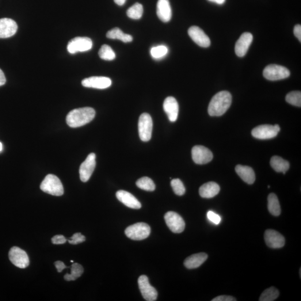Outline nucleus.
I'll list each match as a JSON object with an SVG mask.
<instances>
[{
  "mask_svg": "<svg viewBox=\"0 0 301 301\" xmlns=\"http://www.w3.org/2000/svg\"><path fill=\"white\" fill-rule=\"evenodd\" d=\"M9 257L12 264L20 268H25L29 265V258L24 250L17 247H14L9 251Z\"/></svg>",
  "mask_w": 301,
  "mask_h": 301,
  "instance_id": "nucleus-9",
  "label": "nucleus"
},
{
  "mask_svg": "<svg viewBox=\"0 0 301 301\" xmlns=\"http://www.w3.org/2000/svg\"><path fill=\"white\" fill-rule=\"evenodd\" d=\"M237 301V299H235L234 297L230 296H219L218 297H215V298L213 299L212 301Z\"/></svg>",
  "mask_w": 301,
  "mask_h": 301,
  "instance_id": "nucleus-39",
  "label": "nucleus"
},
{
  "mask_svg": "<svg viewBox=\"0 0 301 301\" xmlns=\"http://www.w3.org/2000/svg\"><path fill=\"white\" fill-rule=\"evenodd\" d=\"M116 197L121 203L126 207L134 209H139L142 208V204L136 198L124 190H119L116 193Z\"/></svg>",
  "mask_w": 301,
  "mask_h": 301,
  "instance_id": "nucleus-20",
  "label": "nucleus"
},
{
  "mask_svg": "<svg viewBox=\"0 0 301 301\" xmlns=\"http://www.w3.org/2000/svg\"><path fill=\"white\" fill-rule=\"evenodd\" d=\"M192 154L194 162L199 165H204L210 162L213 158L212 151L203 146H194Z\"/></svg>",
  "mask_w": 301,
  "mask_h": 301,
  "instance_id": "nucleus-12",
  "label": "nucleus"
},
{
  "mask_svg": "<svg viewBox=\"0 0 301 301\" xmlns=\"http://www.w3.org/2000/svg\"><path fill=\"white\" fill-rule=\"evenodd\" d=\"M2 144L1 142H0V152H1L2 150Z\"/></svg>",
  "mask_w": 301,
  "mask_h": 301,
  "instance_id": "nucleus-45",
  "label": "nucleus"
},
{
  "mask_svg": "<svg viewBox=\"0 0 301 301\" xmlns=\"http://www.w3.org/2000/svg\"><path fill=\"white\" fill-rule=\"evenodd\" d=\"M40 189L42 191L54 196H62L64 194L62 182L54 175H48L41 182Z\"/></svg>",
  "mask_w": 301,
  "mask_h": 301,
  "instance_id": "nucleus-3",
  "label": "nucleus"
},
{
  "mask_svg": "<svg viewBox=\"0 0 301 301\" xmlns=\"http://www.w3.org/2000/svg\"><path fill=\"white\" fill-rule=\"evenodd\" d=\"M138 283L140 290L144 300L147 301H155L157 299L158 292L154 287L151 286L146 276H141Z\"/></svg>",
  "mask_w": 301,
  "mask_h": 301,
  "instance_id": "nucleus-13",
  "label": "nucleus"
},
{
  "mask_svg": "<svg viewBox=\"0 0 301 301\" xmlns=\"http://www.w3.org/2000/svg\"><path fill=\"white\" fill-rule=\"evenodd\" d=\"M83 272V266L76 263L71 266V273L66 274L64 276V279L67 281H75L82 275Z\"/></svg>",
  "mask_w": 301,
  "mask_h": 301,
  "instance_id": "nucleus-28",
  "label": "nucleus"
},
{
  "mask_svg": "<svg viewBox=\"0 0 301 301\" xmlns=\"http://www.w3.org/2000/svg\"><path fill=\"white\" fill-rule=\"evenodd\" d=\"M285 100L288 104L293 106H301V93L300 91H293L289 93L286 97H285Z\"/></svg>",
  "mask_w": 301,
  "mask_h": 301,
  "instance_id": "nucleus-33",
  "label": "nucleus"
},
{
  "mask_svg": "<svg viewBox=\"0 0 301 301\" xmlns=\"http://www.w3.org/2000/svg\"><path fill=\"white\" fill-rule=\"evenodd\" d=\"M265 240L266 246L273 249H279L285 245V239L277 231L268 230L265 231Z\"/></svg>",
  "mask_w": 301,
  "mask_h": 301,
  "instance_id": "nucleus-14",
  "label": "nucleus"
},
{
  "mask_svg": "<svg viewBox=\"0 0 301 301\" xmlns=\"http://www.w3.org/2000/svg\"><path fill=\"white\" fill-rule=\"evenodd\" d=\"M71 262L73 263L74 261H71Z\"/></svg>",
  "mask_w": 301,
  "mask_h": 301,
  "instance_id": "nucleus-46",
  "label": "nucleus"
},
{
  "mask_svg": "<svg viewBox=\"0 0 301 301\" xmlns=\"http://www.w3.org/2000/svg\"><path fill=\"white\" fill-rule=\"evenodd\" d=\"M67 239L62 235H57L52 239V242L54 245H63L66 243Z\"/></svg>",
  "mask_w": 301,
  "mask_h": 301,
  "instance_id": "nucleus-38",
  "label": "nucleus"
},
{
  "mask_svg": "<svg viewBox=\"0 0 301 301\" xmlns=\"http://www.w3.org/2000/svg\"><path fill=\"white\" fill-rule=\"evenodd\" d=\"M85 241L86 238L85 236L80 233L74 234L70 240H68L69 243L74 245H78V244L83 243Z\"/></svg>",
  "mask_w": 301,
  "mask_h": 301,
  "instance_id": "nucleus-36",
  "label": "nucleus"
},
{
  "mask_svg": "<svg viewBox=\"0 0 301 301\" xmlns=\"http://www.w3.org/2000/svg\"><path fill=\"white\" fill-rule=\"evenodd\" d=\"M82 85L87 88L104 89L112 85V81L108 77H91L83 79Z\"/></svg>",
  "mask_w": 301,
  "mask_h": 301,
  "instance_id": "nucleus-16",
  "label": "nucleus"
},
{
  "mask_svg": "<svg viewBox=\"0 0 301 301\" xmlns=\"http://www.w3.org/2000/svg\"><path fill=\"white\" fill-rule=\"evenodd\" d=\"M268 209L272 215L278 216L281 214L280 204L276 194H270L268 197Z\"/></svg>",
  "mask_w": 301,
  "mask_h": 301,
  "instance_id": "nucleus-27",
  "label": "nucleus"
},
{
  "mask_svg": "<svg viewBox=\"0 0 301 301\" xmlns=\"http://www.w3.org/2000/svg\"><path fill=\"white\" fill-rule=\"evenodd\" d=\"M99 56L102 59L105 60H113L116 58V54L111 47L108 45L102 46L98 53Z\"/></svg>",
  "mask_w": 301,
  "mask_h": 301,
  "instance_id": "nucleus-32",
  "label": "nucleus"
},
{
  "mask_svg": "<svg viewBox=\"0 0 301 301\" xmlns=\"http://www.w3.org/2000/svg\"><path fill=\"white\" fill-rule=\"evenodd\" d=\"M280 131L279 125L264 124L254 128L251 131V135L257 139L267 140L277 136Z\"/></svg>",
  "mask_w": 301,
  "mask_h": 301,
  "instance_id": "nucleus-8",
  "label": "nucleus"
},
{
  "mask_svg": "<svg viewBox=\"0 0 301 301\" xmlns=\"http://www.w3.org/2000/svg\"><path fill=\"white\" fill-rule=\"evenodd\" d=\"M163 107L170 122L174 123L177 120L179 106L176 99L173 97H167L163 102Z\"/></svg>",
  "mask_w": 301,
  "mask_h": 301,
  "instance_id": "nucleus-19",
  "label": "nucleus"
},
{
  "mask_svg": "<svg viewBox=\"0 0 301 301\" xmlns=\"http://www.w3.org/2000/svg\"><path fill=\"white\" fill-rule=\"evenodd\" d=\"M208 218L213 223L219 224L220 223L221 218L219 215L212 211H209L207 214Z\"/></svg>",
  "mask_w": 301,
  "mask_h": 301,
  "instance_id": "nucleus-37",
  "label": "nucleus"
},
{
  "mask_svg": "<svg viewBox=\"0 0 301 301\" xmlns=\"http://www.w3.org/2000/svg\"><path fill=\"white\" fill-rule=\"evenodd\" d=\"M153 122L149 114L144 113L140 116L139 121V132L141 140L148 142L151 139Z\"/></svg>",
  "mask_w": 301,
  "mask_h": 301,
  "instance_id": "nucleus-6",
  "label": "nucleus"
},
{
  "mask_svg": "<svg viewBox=\"0 0 301 301\" xmlns=\"http://www.w3.org/2000/svg\"><path fill=\"white\" fill-rule=\"evenodd\" d=\"M157 15L159 20L163 22L170 21L172 10L169 0H159L157 3Z\"/></svg>",
  "mask_w": 301,
  "mask_h": 301,
  "instance_id": "nucleus-21",
  "label": "nucleus"
},
{
  "mask_svg": "<svg viewBox=\"0 0 301 301\" xmlns=\"http://www.w3.org/2000/svg\"><path fill=\"white\" fill-rule=\"evenodd\" d=\"M280 296V292L277 288L274 287L266 289L262 293L260 301H273L276 300Z\"/></svg>",
  "mask_w": 301,
  "mask_h": 301,
  "instance_id": "nucleus-30",
  "label": "nucleus"
},
{
  "mask_svg": "<svg viewBox=\"0 0 301 301\" xmlns=\"http://www.w3.org/2000/svg\"><path fill=\"white\" fill-rule=\"evenodd\" d=\"M114 1L117 5L123 6L124 4L125 1H126V0H114Z\"/></svg>",
  "mask_w": 301,
  "mask_h": 301,
  "instance_id": "nucleus-44",
  "label": "nucleus"
},
{
  "mask_svg": "<svg viewBox=\"0 0 301 301\" xmlns=\"http://www.w3.org/2000/svg\"><path fill=\"white\" fill-rule=\"evenodd\" d=\"M151 233V228L144 223H138L132 225L125 230L127 237L134 241H142L147 238Z\"/></svg>",
  "mask_w": 301,
  "mask_h": 301,
  "instance_id": "nucleus-4",
  "label": "nucleus"
},
{
  "mask_svg": "<svg viewBox=\"0 0 301 301\" xmlns=\"http://www.w3.org/2000/svg\"><path fill=\"white\" fill-rule=\"evenodd\" d=\"M189 35L195 43L201 47L208 48L211 41L203 30L197 26H193L188 30Z\"/></svg>",
  "mask_w": 301,
  "mask_h": 301,
  "instance_id": "nucleus-15",
  "label": "nucleus"
},
{
  "mask_svg": "<svg viewBox=\"0 0 301 301\" xmlns=\"http://www.w3.org/2000/svg\"><path fill=\"white\" fill-rule=\"evenodd\" d=\"M167 227L174 233H181L184 230L185 223L182 217L174 212H169L165 215Z\"/></svg>",
  "mask_w": 301,
  "mask_h": 301,
  "instance_id": "nucleus-10",
  "label": "nucleus"
},
{
  "mask_svg": "<svg viewBox=\"0 0 301 301\" xmlns=\"http://www.w3.org/2000/svg\"><path fill=\"white\" fill-rule=\"evenodd\" d=\"M96 111L91 107H84L72 110L68 114L67 123L69 126L77 128L89 124L94 119Z\"/></svg>",
  "mask_w": 301,
  "mask_h": 301,
  "instance_id": "nucleus-2",
  "label": "nucleus"
},
{
  "mask_svg": "<svg viewBox=\"0 0 301 301\" xmlns=\"http://www.w3.org/2000/svg\"><path fill=\"white\" fill-rule=\"evenodd\" d=\"M168 53V49L164 45H159L151 49V55L154 59H161Z\"/></svg>",
  "mask_w": 301,
  "mask_h": 301,
  "instance_id": "nucleus-34",
  "label": "nucleus"
},
{
  "mask_svg": "<svg viewBox=\"0 0 301 301\" xmlns=\"http://www.w3.org/2000/svg\"><path fill=\"white\" fill-rule=\"evenodd\" d=\"M143 12V6L139 3H136L132 6L127 11V15L128 18L139 20L142 18Z\"/></svg>",
  "mask_w": 301,
  "mask_h": 301,
  "instance_id": "nucleus-31",
  "label": "nucleus"
},
{
  "mask_svg": "<svg viewBox=\"0 0 301 301\" xmlns=\"http://www.w3.org/2000/svg\"><path fill=\"white\" fill-rule=\"evenodd\" d=\"M220 186L215 182H208L202 185L199 189V194L203 198L214 197L220 192Z\"/></svg>",
  "mask_w": 301,
  "mask_h": 301,
  "instance_id": "nucleus-23",
  "label": "nucleus"
},
{
  "mask_svg": "<svg viewBox=\"0 0 301 301\" xmlns=\"http://www.w3.org/2000/svg\"><path fill=\"white\" fill-rule=\"evenodd\" d=\"M293 33H294L295 35L297 37V39L301 42V26L300 25H297L295 26L294 30H293Z\"/></svg>",
  "mask_w": 301,
  "mask_h": 301,
  "instance_id": "nucleus-40",
  "label": "nucleus"
},
{
  "mask_svg": "<svg viewBox=\"0 0 301 301\" xmlns=\"http://www.w3.org/2000/svg\"><path fill=\"white\" fill-rule=\"evenodd\" d=\"M235 171L239 177L248 184H253L256 180L254 171L249 166L238 165L235 167Z\"/></svg>",
  "mask_w": 301,
  "mask_h": 301,
  "instance_id": "nucleus-22",
  "label": "nucleus"
},
{
  "mask_svg": "<svg viewBox=\"0 0 301 301\" xmlns=\"http://www.w3.org/2000/svg\"><path fill=\"white\" fill-rule=\"evenodd\" d=\"M270 164L276 172L283 173V174H285L289 168V163L277 156H274L271 158Z\"/></svg>",
  "mask_w": 301,
  "mask_h": 301,
  "instance_id": "nucleus-25",
  "label": "nucleus"
},
{
  "mask_svg": "<svg viewBox=\"0 0 301 301\" xmlns=\"http://www.w3.org/2000/svg\"><path fill=\"white\" fill-rule=\"evenodd\" d=\"M253 39V35L249 33H245L235 44V54L239 57H243L247 54Z\"/></svg>",
  "mask_w": 301,
  "mask_h": 301,
  "instance_id": "nucleus-18",
  "label": "nucleus"
},
{
  "mask_svg": "<svg viewBox=\"0 0 301 301\" xmlns=\"http://www.w3.org/2000/svg\"><path fill=\"white\" fill-rule=\"evenodd\" d=\"M106 36L108 39L120 40L124 43H129L133 40V37L129 34H124L118 28H113L106 33Z\"/></svg>",
  "mask_w": 301,
  "mask_h": 301,
  "instance_id": "nucleus-26",
  "label": "nucleus"
},
{
  "mask_svg": "<svg viewBox=\"0 0 301 301\" xmlns=\"http://www.w3.org/2000/svg\"><path fill=\"white\" fill-rule=\"evenodd\" d=\"M208 257L205 253L194 254L186 259L184 265L188 269L197 268L207 261Z\"/></svg>",
  "mask_w": 301,
  "mask_h": 301,
  "instance_id": "nucleus-24",
  "label": "nucleus"
},
{
  "mask_svg": "<svg viewBox=\"0 0 301 301\" xmlns=\"http://www.w3.org/2000/svg\"><path fill=\"white\" fill-rule=\"evenodd\" d=\"M208 1L216 3L218 5H222L225 2H226V0H208Z\"/></svg>",
  "mask_w": 301,
  "mask_h": 301,
  "instance_id": "nucleus-43",
  "label": "nucleus"
},
{
  "mask_svg": "<svg viewBox=\"0 0 301 301\" xmlns=\"http://www.w3.org/2000/svg\"><path fill=\"white\" fill-rule=\"evenodd\" d=\"M290 71L287 68L276 64H270L266 67L264 71V76L269 81H275L289 77Z\"/></svg>",
  "mask_w": 301,
  "mask_h": 301,
  "instance_id": "nucleus-5",
  "label": "nucleus"
},
{
  "mask_svg": "<svg viewBox=\"0 0 301 301\" xmlns=\"http://www.w3.org/2000/svg\"><path fill=\"white\" fill-rule=\"evenodd\" d=\"M96 155L91 153L82 163L79 169V175L82 182H86L89 180L96 167Z\"/></svg>",
  "mask_w": 301,
  "mask_h": 301,
  "instance_id": "nucleus-11",
  "label": "nucleus"
},
{
  "mask_svg": "<svg viewBox=\"0 0 301 301\" xmlns=\"http://www.w3.org/2000/svg\"><path fill=\"white\" fill-rule=\"evenodd\" d=\"M55 266L57 270H58V272L60 273L62 272V270L65 268H68L67 266L65 265L64 263L62 261H56L55 262Z\"/></svg>",
  "mask_w": 301,
  "mask_h": 301,
  "instance_id": "nucleus-41",
  "label": "nucleus"
},
{
  "mask_svg": "<svg viewBox=\"0 0 301 301\" xmlns=\"http://www.w3.org/2000/svg\"><path fill=\"white\" fill-rule=\"evenodd\" d=\"M6 79L4 73L0 69V86L4 85L6 83Z\"/></svg>",
  "mask_w": 301,
  "mask_h": 301,
  "instance_id": "nucleus-42",
  "label": "nucleus"
},
{
  "mask_svg": "<svg viewBox=\"0 0 301 301\" xmlns=\"http://www.w3.org/2000/svg\"><path fill=\"white\" fill-rule=\"evenodd\" d=\"M174 193L177 195L182 196L185 193V188L182 182L178 178H175L171 182Z\"/></svg>",
  "mask_w": 301,
  "mask_h": 301,
  "instance_id": "nucleus-35",
  "label": "nucleus"
},
{
  "mask_svg": "<svg viewBox=\"0 0 301 301\" xmlns=\"http://www.w3.org/2000/svg\"><path fill=\"white\" fill-rule=\"evenodd\" d=\"M92 41L89 37H76L71 39L67 45V50L70 54H74L78 52H85L92 48Z\"/></svg>",
  "mask_w": 301,
  "mask_h": 301,
  "instance_id": "nucleus-7",
  "label": "nucleus"
},
{
  "mask_svg": "<svg viewBox=\"0 0 301 301\" xmlns=\"http://www.w3.org/2000/svg\"><path fill=\"white\" fill-rule=\"evenodd\" d=\"M232 102L231 94L228 91H221L212 99L208 106L211 116H221L230 108Z\"/></svg>",
  "mask_w": 301,
  "mask_h": 301,
  "instance_id": "nucleus-1",
  "label": "nucleus"
},
{
  "mask_svg": "<svg viewBox=\"0 0 301 301\" xmlns=\"http://www.w3.org/2000/svg\"><path fill=\"white\" fill-rule=\"evenodd\" d=\"M137 187L148 192H153L156 186L152 179L148 177L140 178L136 182Z\"/></svg>",
  "mask_w": 301,
  "mask_h": 301,
  "instance_id": "nucleus-29",
  "label": "nucleus"
},
{
  "mask_svg": "<svg viewBox=\"0 0 301 301\" xmlns=\"http://www.w3.org/2000/svg\"><path fill=\"white\" fill-rule=\"evenodd\" d=\"M18 26L17 22L12 19L3 18L0 19V38H8L16 34Z\"/></svg>",
  "mask_w": 301,
  "mask_h": 301,
  "instance_id": "nucleus-17",
  "label": "nucleus"
}]
</instances>
